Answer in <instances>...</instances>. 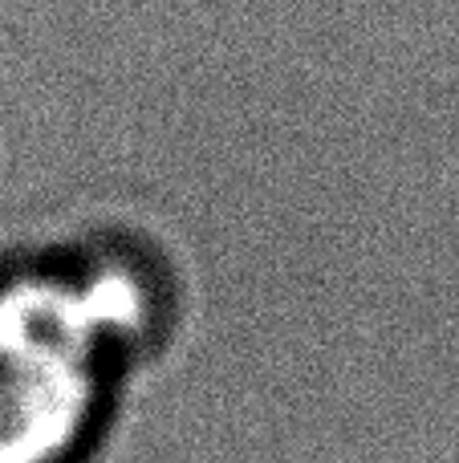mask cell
<instances>
[{
  "label": "cell",
  "instance_id": "obj_1",
  "mask_svg": "<svg viewBox=\"0 0 459 463\" xmlns=\"http://www.w3.org/2000/svg\"><path fill=\"white\" fill-rule=\"evenodd\" d=\"M167 297L122 240L0 264V463H86Z\"/></svg>",
  "mask_w": 459,
  "mask_h": 463
}]
</instances>
